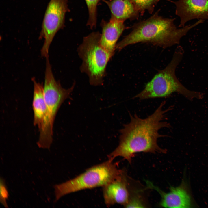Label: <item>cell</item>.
I'll list each match as a JSON object with an SVG mask.
<instances>
[{"mask_svg": "<svg viewBox=\"0 0 208 208\" xmlns=\"http://www.w3.org/2000/svg\"><path fill=\"white\" fill-rule=\"evenodd\" d=\"M102 33L100 42L102 46L113 55L116 42L126 27L124 22L110 20H102L101 23Z\"/></svg>", "mask_w": 208, "mask_h": 208, "instance_id": "11", "label": "cell"}, {"mask_svg": "<svg viewBox=\"0 0 208 208\" xmlns=\"http://www.w3.org/2000/svg\"><path fill=\"white\" fill-rule=\"evenodd\" d=\"M68 0H50L47 5L41 26L39 38L44 39L41 50L42 56L49 55L50 45L56 33L65 27L66 13L69 12Z\"/></svg>", "mask_w": 208, "mask_h": 208, "instance_id": "7", "label": "cell"}, {"mask_svg": "<svg viewBox=\"0 0 208 208\" xmlns=\"http://www.w3.org/2000/svg\"><path fill=\"white\" fill-rule=\"evenodd\" d=\"M148 187L155 190L160 194V205L165 208H187L192 207V198L186 183L182 181L179 186L171 187L169 192H164L147 181Z\"/></svg>", "mask_w": 208, "mask_h": 208, "instance_id": "8", "label": "cell"}, {"mask_svg": "<svg viewBox=\"0 0 208 208\" xmlns=\"http://www.w3.org/2000/svg\"><path fill=\"white\" fill-rule=\"evenodd\" d=\"M174 19L164 18L156 12L148 19L135 25L132 31L117 44L119 51L138 43H149L165 48L180 42L181 38L192 29L203 22L199 20L194 23L178 28Z\"/></svg>", "mask_w": 208, "mask_h": 208, "instance_id": "2", "label": "cell"}, {"mask_svg": "<svg viewBox=\"0 0 208 208\" xmlns=\"http://www.w3.org/2000/svg\"><path fill=\"white\" fill-rule=\"evenodd\" d=\"M127 181L124 172L113 181L103 187L104 202L108 206L115 204L125 206L130 197Z\"/></svg>", "mask_w": 208, "mask_h": 208, "instance_id": "10", "label": "cell"}, {"mask_svg": "<svg viewBox=\"0 0 208 208\" xmlns=\"http://www.w3.org/2000/svg\"><path fill=\"white\" fill-rule=\"evenodd\" d=\"M165 103V101L161 102L153 114L144 118L129 113L130 121L120 130L119 144L108 155V159L113 161L116 157H121L131 163L137 153H166V150L160 147L157 142L159 138L165 137L159 133V130L171 127L164 120L167 113L172 109L171 107L164 109Z\"/></svg>", "mask_w": 208, "mask_h": 208, "instance_id": "1", "label": "cell"}, {"mask_svg": "<svg viewBox=\"0 0 208 208\" xmlns=\"http://www.w3.org/2000/svg\"><path fill=\"white\" fill-rule=\"evenodd\" d=\"M34 84L32 108L34 112L33 123L40 131L42 128L47 113L43 86L37 82L34 78L32 79Z\"/></svg>", "mask_w": 208, "mask_h": 208, "instance_id": "13", "label": "cell"}, {"mask_svg": "<svg viewBox=\"0 0 208 208\" xmlns=\"http://www.w3.org/2000/svg\"><path fill=\"white\" fill-rule=\"evenodd\" d=\"M118 164L108 160L94 166L76 177L55 185V202L66 194L82 190L103 187L118 177L124 172Z\"/></svg>", "mask_w": 208, "mask_h": 208, "instance_id": "4", "label": "cell"}, {"mask_svg": "<svg viewBox=\"0 0 208 208\" xmlns=\"http://www.w3.org/2000/svg\"><path fill=\"white\" fill-rule=\"evenodd\" d=\"M74 86V83L68 89L62 87L55 79L49 58H47L43 86L47 113L43 126L39 131V135L43 140L49 141L53 139V126L57 113L62 104L69 96Z\"/></svg>", "mask_w": 208, "mask_h": 208, "instance_id": "6", "label": "cell"}, {"mask_svg": "<svg viewBox=\"0 0 208 208\" xmlns=\"http://www.w3.org/2000/svg\"><path fill=\"white\" fill-rule=\"evenodd\" d=\"M104 2L110 10V20L124 22L128 19H136L139 16L140 13L132 0H105Z\"/></svg>", "mask_w": 208, "mask_h": 208, "instance_id": "12", "label": "cell"}, {"mask_svg": "<svg viewBox=\"0 0 208 208\" xmlns=\"http://www.w3.org/2000/svg\"><path fill=\"white\" fill-rule=\"evenodd\" d=\"M88 8L89 17L87 25L91 29L96 27L97 20V7L101 1L105 0H84Z\"/></svg>", "mask_w": 208, "mask_h": 208, "instance_id": "14", "label": "cell"}, {"mask_svg": "<svg viewBox=\"0 0 208 208\" xmlns=\"http://www.w3.org/2000/svg\"><path fill=\"white\" fill-rule=\"evenodd\" d=\"M101 36L99 32H94L84 37L77 50L82 60L81 71L87 75L90 83L94 86L103 83L107 63L113 56L101 44Z\"/></svg>", "mask_w": 208, "mask_h": 208, "instance_id": "5", "label": "cell"}, {"mask_svg": "<svg viewBox=\"0 0 208 208\" xmlns=\"http://www.w3.org/2000/svg\"><path fill=\"white\" fill-rule=\"evenodd\" d=\"M183 54V49L181 47H178L167 66L160 70L146 84L143 90L134 98L143 100L167 97L174 92H177L190 100L203 98V93L187 89L181 84L176 76V68L181 61Z\"/></svg>", "mask_w": 208, "mask_h": 208, "instance_id": "3", "label": "cell"}, {"mask_svg": "<svg viewBox=\"0 0 208 208\" xmlns=\"http://www.w3.org/2000/svg\"><path fill=\"white\" fill-rule=\"evenodd\" d=\"M160 0H132L139 13L143 14L146 10L151 13L156 5Z\"/></svg>", "mask_w": 208, "mask_h": 208, "instance_id": "15", "label": "cell"}, {"mask_svg": "<svg viewBox=\"0 0 208 208\" xmlns=\"http://www.w3.org/2000/svg\"><path fill=\"white\" fill-rule=\"evenodd\" d=\"M127 208H142L145 207L140 198L137 195L130 197L127 204L125 206Z\"/></svg>", "mask_w": 208, "mask_h": 208, "instance_id": "17", "label": "cell"}, {"mask_svg": "<svg viewBox=\"0 0 208 208\" xmlns=\"http://www.w3.org/2000/svg\"><path fill=\"white\" fill-rule=\"evenodd\" d=\"M9 194L4 179L0 178V201L1 203L5 207H8L7 200L8 198Z\"/></svg>", "mask_w": 208, "mask_h": 208, "instance_id": "16", "label": "cell"}, {"mask_svg": "<svg viewBox=\"0 0 208 208\" xmlns=\"http://www.w3.org/2000/svg\"><path fill=\"white\" fill-rule=\"evenodd\" d=\"M173 3L175 14L180 18L179 27L192 20H208V0H178Z\"/></svg>", "mask_w": 208, "mask_h": 208, "instance_id": "9", "label": "cell"}]
</instances>
